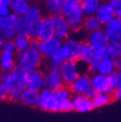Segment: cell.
<instances>
[{
  "label": "cell",
  "instance_id": "cell-1",
  "mask_svg": "<svg viewBox=\"0 0 121 122\" xmlns=\"http://www.w3.org/2000/svg\"><path fill=\"white\" fill-rule=\"evenodd\" d=\"M42 54L39 50L30 48L27 51L18 52L17 65L26 71L38 69L42 63Z\"/></svg>",
  "mask_w": 121,
  "mask_h": 122
},
{
  "label": "cell",
  "instance_id": "cell-2",
  "mask_svg": "<svg viewBox=\"0 0 121 122\" xmlns=\"http://www.w3.org/2000/svg\"><path fill=\"white\" fill-rule=\"evenodd\" d=\"M71 92L75 95H84L93 99L96 92L92 87L91 77L88 74H81L79 78L76 80L70 86Z\"/></svg>",
  "mask_w": 121,
  "mask_h": 122
},
{
  "label": "cell",
  "instance_id": "cell-3",
  "mask_svg": "<svg viewBox=\"0 0 121 122\" xmlns=\"http://www.w3.org/2000/svg\"><path fill=\"white\" fill-rule=\"evenodd\" d=\"M61 77L64 81L65 85L70 86L76 80L79 78L81 75L79 65H78V60H66L64 63L59 68Z\"/></svg>",
  "mask_w": 121,
  "mask_h": 122
},
{
  "label": "cell",
  "instance_id": "cell-4",
  "mask_svg": "<svg viewBox=\"0 0 121 122\" xmlns=\"http://www.w3.org/2000/svg\"><path fill=\"white\" fill-rule=\"evenodd\" d=\"M45 87H47V80L43 72L39 69L28 71V81L26 88L40 92Z\"/></svg>",
  "mask_w": 121,
  "mask_h": 122
},
{
  "label": "cell",
  "instance_id": "cell-5",
  "mask_svg": "<svg viewBox=\"0 0 121 122\" xmlns=\"http://www.w3.org/2000/svg\"><path fill=\"white\" fill-rule=\"evenodd\" d=\"M55 22V37L60 41H66L69 39L72 29L68 24L66 18L61 14L52 16Z\"/></svg>",
  "mask_w": 121,
  "mask_h": 122
},
{
  "label": "cell",
  "instance_id": "cell-6",
  "mask_svg": "<svg viewBox=\"0 0 121 122\" xmlns=\"http://www.w3.org/2000/svg\"><path fill=\"white\" fill-rule=\"evenodd\" d=\"M62 45H63L62 41H60L59 39L54 37V38H51L50 40L41 42L39 51H40L43 57H46V58L50 59L55 53H57L60 51Z\"/></svg>",
  "mask_w": 121,
  "mask_h": 122
},
{
  "label": "cell",
  "instance_id": "cell-7",
  "mask_svg": "<svg viewBox=\"0 0 121 122\" xmlns=\"http://www.w3.org/2000/svg\"><path fill=\"white\" fill-rule=\"evenodd\" d=\"M80 48H81V42L74 40V39H68L66 40L60 51L65 56L66 60H79L80 58Z\"/></svg>",
  "mask_w": 121,
  "mask_h": 122
},
{
  "label": "cell",
  "instance_id": "cell-8",
  "mask_svg": "<svg viewBox=\"0 0 121 122\" xmlns=\"http://www.w3.org/2000/svg\"><path fill=\"white\" fill-rule=\"evenodd\" d=\"M93 49H103L110 44L109 37L106 33V31L103 29L97 30L95 32L89 33L87 36V41H86Z\"/></svg>",
  "mask_w": 121,
  "mask_h": 122
},
{
  "label": "cell",
  "instance_id": "cell-9",
  "mask_svg": "<svg viewBox=\"0 0 121 122\" xmlns=\"http://www.w3.org/2000/svg\"><path fill=\"white\" fill-rule=\"evenodd\" d=\"M104 30L109 37L110 43L119 42L121 39V19L113 18L109 23L104 25Z\"/></svg>",
  "mask_w": 121,
  "mask_h": 122
},
{
  "label": "cell",
  "instance_id": "cell-10",
  "mask_svg": "<svg viewBox=\"0 0 121 122\" xmlns=\"http://www.w3.org/2000/svg\"><path fill=\"white\" fill-rule=\"evenodd\" d=\"M73 110L79 112H88L94 109L92 99L84 95H74L72 97Z\"/></svg>",
  "mask_w": 121,
  "mask_h": 122
},
{
  "label": "cell",
  "instance_id": "cell-11",
  "mask_svg": "<svg viewBox=\"0 0 121 122\" xmlns=\"http://www.w3.org/2000/svg\"><path fill=\"white\" fill-rule=\"evenodd\" d=\"M92 87L96 93H111L108 76L94 73L91 76Z\"/></svg>",
  "mask_w": 121,
  "mask_h": 122
},
{
  "label": "cell",
  "instance_id": "cell-12",
  "mask_svg": "<svg viewBox=\"0 0 121 122\" xmlns=\"http://www.w3.org/2000/svg\"><path fill=\"white\" fill-rule=\"evenodd\" d=\"M46 80H47V87L53 91L59 90L65 86L64 81L61 77L59 69L49 70V72L46 75Z\"/></svg>",
  "mask_w": 121,
  "mask_h": 122
},
{
  "label": "cell",
  "instance_id": "cell-13",
  "mask_svg": "<svg viewBox=\"0 0 121 122\" xmlns=\"http://www.w3.org/2000/svg\"><path fill=\"white\" fill-rule=\"evenodd\" d=\"M54 37H55V22H54L52 16L44 18L39 40L43 42V41H47Z\"/></svg>",
  "mask_w": 121,
  "mask_h": 122
},
{
  "label": "cell",
  "instance_id": "cell-14",
  "mask_svg": "<svg viewBox=\"0 0 121 122\" xmlns=\"http://www.w3.org/2000/svg\"><path fill=\"white\" fill-rule=\"evenodd\" d=\"M54 107V99H53V90L45 87L43 90L40 91V99L38 108L48 111V112H53Z\"/></svg>",
  "mask_w": 121,
  "mask_h": 122
},
{
  "label": "cell",
  "instance_id": "cell-15",
  "mask_svg": "<svg viewBox=\"0 0 121 122\" xmlns=\"http://www.w3.org/2000/svg\"><path fill=\"white\" fill-rule=\"evenodd\" d=\"M0 65L3 72H12L17 66V57L15 52L2 51L0 55Z\"/></svg>",
  "mask_w": 121,
  "mask_h": 122
},
{
  "label": "cell",
  "instance_id": "cell-16",
  "mask_svg": "<svg viewBox=\"0 0 121 122\" xmlns=\"http://www.w3.org/2000/svg\"><path fill=\"white\" fill-rule=\"evenodd\" d=\"M95 16L98 18V20L102 22L103 25H106L107 23H109L113 18H115L111 8L110 7L109 3H107V2H104L100 5Z\"/></svg>",
  "mask_w": 121,
  "mask_h": 122
},
{
  "label": "cell",
  "instance_id": "cell-17",
  "mask_svg": "<svg viewBox=\"0 0 121 122\" xmlns=\"http://www.w3.org/2000/svg\"><path fill=\"white\" fill-rule=\"evenodd\" d=\"M31 27H32V21L30 20H28L24 16V17H20L19 18L17 25H16V27H15V29H16L18 35L30 37Z\"/></svg>",
  "mask_w": 121,
  "mask_h": 122
},
{
  "label": "cell",
  "instance_id": "cell-18",
  "mask_svg": "<svg viewBox=\"0 0 121 122\" xmlns=\"http://www.w3.org/2000/svg\"><path fill=\"white\" fill-rule=\"evenodd\" d=\"M68 24L70 25L72 30H79L81 27H83V23H84V20H85V15L83 14V12L81 10L74 13L71 16L66 18Z\"/></svg>",
  "mask_w": 121,
  "mask_h": 122
},
{
  "label": "cell",
  "instance_id": "cell-19",
  "mask_svg": "<svg viewBox=\"0 0 121 122\" xmlns=\"http://www.w3.org/2000/svg\"><path fill=\"white\" fill-rule=\"evenodd\" d=\"M101 4V0H81V11L85 17L95 16Z\"/></svg>",
  "mask_w": 121,
  "mask_h": 122
},
{
  "label": "cell",
  "instance_id": "cell-20",
  "mask_svg": "<svg viewBox=\"0 0 121 122\" xmlns=\"http://www.w3.org/2000/svg\"><path fill=\"white\" fill-rule=\"evenodd\" d=\"M39 99H40V92L35 90H31L25 88L23 91V95L21 102L29 107H38L39 104Z\"/></svg>",
  "mask_w": 121,
  "mask_h": 122
},
{
  "label": "cell",
  "instance_id": "cell-21",
  "mask_svg": "<svg viewBox=\"0 0 121 122\" xmlns=\"http://www.w3.org/2000/svg\"><path fill=\"white\" fill-rule=\"evenodd\" d=\"M0 86H1L7 92V96L14 88H16L18 86V84L16 82V80H15V77H14V75H13L12 72H4L2 74Z\"/></svg>",
  "mask_w": 121,
  "mask_h": 122
},
{
  "label": "cell",
  "instance_id": "cell-22",
  "mask_svg": "<svg viewBox=\"0 0 121 122\" xmlns=\"http://www.w3.org/2000/svg\"><path fill=\"white\" fill-rule=\"evenodd\" d=\"M114 72H116V70H115V64H114L113 58H104L100 61V63L98 65V69H97V73L105 76H110Z\"/></svg>",
  "mask_w": 121,
  "mask_h": 122
},
{
  "label": "cell",
  "instance_id": "cell-23",
  "mask_svg": "<svg viewBox=\"0 0 121 122\" xmlns=\"http://www.w3.org/2000/svg\"><path fill=\"white\" fill-rule=\"evenodd\" d=\"M29 7V1H27V0H13L11 10L13 14H15L20 18L25 16Z\"/></svg>",
  "mask_w": 121,
  "mask_h": 122
},
{
  "label": "cell",
  "instance_id": "cell-24",
  "mask_svg": "<svg viewBox=\"0 0 121 122\" xmlns=\"http://www.w3.org/2000/svg\"><path fill=\"white\" fill-rule=\"evenodd\" d=\"M80 10H81V0H65L61 15L67 18Z\"/></svg>",
  "mask_w": 121,
  "mask_h": 122
},
{
  "label": "cell",
  "instance_id": "cell-25",
  "mask_svg": "<svg viewBox=\"0 0 121 122\" xmlns=\"http://www.w3.org/2000/svg\"><path fill=\"white\" fill-rule=\"evenodd\" d=\"M12 73L15 77V80H16L18 86L25 89L26 85H27V81H28V71H26L17 65L13 69Z\"/></svg>",
  "mask_w": 121,
  "mask_h": 122
},
{
  "label": "cell",
  "instance_id": "cell-26",
  "mask_svg": "<svg viewBox=\"0 0 121 122\" xmlns=\"http://www.w3.org/2000/svg\"><path fill=\"white\" fill-rule=\"evenodd\" d=\"M102 27H103V24L96 16L85 17L84 23H83V29L88 33H92V32L97 31V30L103 29Z\"/></svg>",
  "mask_w": 121,
  "mask_h": 122
},
{
  "label": "cell",
  "instance_id": "cell-27",
  "mask_svg": "<svg viewBox=\"0 0 121 122\" xmlns=\"http://www.w3.org/2000/svg\"><path fill=\"white\" fill-rule=\"evenodd\" d=\"M93 55V48L87 42H81L80 48V58L79 60L83 61L85 63H89Z\"/></svg>",
  "mask_w": 121,
  "mask_h": 122
},
{
  "label": "cell",
  "instance_id": "cell-28",
  "mask_svg": "<svg viewBox=\"0 0 121 122\" xmlns=\"http://www.w3.org/2000/svg\"><path fill=\"white\" fill-rule=\"evenodd\" d=\"M14 42L15 45H16V49L18 52L27 51L28 49L31 48V38L30 37L17 35L16 38L14 39Z\"/></svg>",
  "mask_w": 121,
  "mask_h": 122
},
{
  "label": "cell",
  "instance_id": "cell-29",
  "mask_svg": "<svg viewBox=\"0 0 121 122\" xmlns=\"http://www.w3.org/2000/svg\"><path fill=\"white\" fill-rule=\"evenodd\" d=\"M113 100L111 93H96L92 99L94 108H101L103 106L109 105Z\"/></svg>",
  "mask_w": 121,
  "mask_h": 122
},
{
  "label": "cell",
  "instance_id": "cell-30",
  "mask_svg": "<svg viewBox=\"0 0 121 122\" xmlns=\"http://www.w3.org/2000/svg\"><path fill=\"white\" fill-rule=\"evenodd\" d=\"M19 17L15 14H10L5 17H0V28L1 29H11L17 25Z\"/></svg>",
  "mask_w": 121,
  "mask_h": 122
},
{
  "label": "cell",
  "instance_id": "cell-31",
  "mask_svg": "<svg viewBox=\"0 0 121 122\" xmlns=\"http://www.w3.org/2000/svg\"><path fill=\"white\" fill-rule=\"evenodd\" d=\"M64 1L65 0H46V6H47L48 11L52 16L61 14Z\"/></svg>",
  "mask_w": 121,
  "mask_h": 122
},
{
  "label": "cell",
  "instance_id": "cell-32",
  "mask_svg": "<svg viewBox=\"0 0 121 122\" xmlns=\"http://www.w3.org/2000/svg\"><path fill=\"white\" fill-rule=\"evenodd\" d=\"M44 18H41L39 20H36L32 21V27H31V33H30V38L31 39H39L42 23H43Z\"/></svg>",
  "mask_w": 121,
  "mask_h": 122
},
{
  "label": "cell",
  "instance_id": "cell-33",
  "mask_svg": "<svg viewBox=\"0 0 121 122\" xmlns=\"http://www.w3.org/2000/svg\"><path fill=\"white\" fill-rule=\"evenodd\" d=\"M25 17L31 21H34V20H39V19L42 18L41 17V11L38 7H36L34 5H31L29 7V9H28V11L25 15Z\"/></svg>",
  "mask_w": 121,
  "mask_h": 122
},
{
  "label": "cell",
  "instance_id": "cell-34",
  "mask_svg": "<svg viewBox=\"0 0 121 122\" xmlns=\"http://www.w3.org/2000/svg\"><path fill=\"white\" fill-rule=\"evenodd\" d=\"M23 91L24 89L20 87V86H17L16 88H14L11 92L8 94V98L12 101H15V102H19V101H21L22 99V95H23Z\"/></svg>",
  "mask_w": 121,
  "mask_h": 122
},
{
  "label": "cell",
  "instance_id": "cell-35",
  "mask_svg": "<svg viewBox=\"0 0 121 122\" xmlns=\"http://www.w3.org/2000/svg\"><path fill=\"white\" fill-rule=\"evenodd\" d=\"M17 31L15 28L11 29H0V37L4 38L6 41H11L14 40L17 36Z\"/></svg>",
  "mask_w": 121,
  "mask_h": 122
},
{
  "label": "cell",
  "instance_id": "cell-36",
  "mask_svg": "<svg viewBox=\"0 0 121 122\" xmlns=\"http://www.w3.org/2000/svg\"><path fill=\"white\" fill-rule=\"evenodd\" d=\"M110 49H111V57L113 59L120 57V55H121V44H120V42L110 43Z\"/></svg>",
  "mask_w": 121,
  "mask_h": 122
},
{
  "label": "cell",
  "instance_id": "cell-37",
  "mask_svg": "<svg viewBox=\"0 0 121 122\" xmlns=\"http://www.w3.org/2000/svg\"><path fill=\"white\" fill-rule=\"evenodd\" d=\"M109 5L111 8L114 16L117 18L121 17V0H109Z\"/></svg>",
  "mask_w": 121,
  "mask_h": 122
},
{
  "label": "cell",
  "instance_id": "cell-38",
  "mask_svg": "<svg viewBox=\"0 0 121 122\" xmlns=\"http://www.w3.org/2000/svg\"><path fill=\"white\" fill-rule=\"evenodd\" d=\"M1 51H2L16 52V51H17V49H16V45H15L14 40H11V41H5V42L1 45Z\"/></svg>",
  "mask_w": 121,
  "mask_h": 122
},
{
  "label": "cell",
  "instance_id": "cell-39",
  "mask_svg": "<svg viewBox=\"0 0 121 122\" xmlns=\"http://www.w3.org/2000/svg\"><path fill=\"white\" fill-rule=\"evenodd\" d=\"M108 78H109V83H110V91H111V93H113L114 91L117 89V76H116V72H114L111 75L108 76Z\"/></svg>",
  "mask_w": 121,
  "mask_h": 122
},
{
  "label": "cell",
  "instance_id": "cell-40",
  "mask_svg": "<svg viewBox=\"0 0 121 122\" xmlns=\"http://www.w3.org/2000/svg\"><path fill=\"white\" fill-rule=\"evenodd\" d=\"M12 14V10L10 7H4V6H0V17H5L8 15Z\"/></svg>",
  "mask_w": 121,
  "mask_h": 122
},
{
  "label": "cell",
  "instance_id": "cell-41",
  "mask_svg": "<svg viewBox=\"0 0 121 122\" xmlns=\"http://www.w3.org/2000/svg\"><path fill=\"white\" fill-rule=\"evenodd\" d=\"M40 45H41V41L39 39H31V48L32 49L39 50Z\"/></svg>",
  "mask_w": 121,
  "mask_h": 122
},
{
  "label": "cell",
  "instance_id": "cell-42",
  "mask_svg": "<svg viewBox=\"0 0 121 122\" xmlns=\"http://www.w3.org/2000/svg\"><path fill=\"white\" fill-rule=\"evenodd\" d=\"M112 96L115 100H121V88H117L112 93Z\"/></svg>",
  "mask_w": 121,
  "mask_h": 122
},
{
  "label": "cell",
  "instance_id": "cell-43",
  "mask_svg": "<svg viewBox=\"0 0 121 122\" xmlns=\"http://www.w3.org/2000/svg\"><path fill=\"white\" fill-rule=\"evenodd\" d=\"M13 0H0V6H4V7H10L12 5Z\"/></svg>",
  "mask_w": 121,
  "mask_h": 122
},
{
  "label": "cell",
  "instance_id": "cell-44",
  "mask_svg": "<svg viewBox=\"0 0 121 122\" xmlns=\"http://www.w3.org/2000/svg\"><path fill=\"white\" fill-rule=\"evenodd\" d=\"M114 64H115V70L121 71V58L120 57L114 59Z\"/></svg>",
  "mask_w": 121,
  "mask_h": 122
},
{
  "label": "cell",
  "instance_id": "cell-45",
  "mask_svg": "<svg viewBox=\"0 0 121 122\" xmlns=\"http://www.w3.org/2000/svg\"><path fill=\"white\" fill-rule=\"evenodd\" d=\"M116 76H117V88H121V71H117Z\"/></svg>",
  "mask_w": 121,
  "mask_h": 122
},
{
  "label": "cell",
  "instance_id": "cell-46",
  "mask_svg": "<svg viewBox=\"0 0 121 122\" xmlns=\"http://www.w3.org/2000/svg\"><path fill=\"white\" fill-rule=\"evenodd\" d=\"M6 97H7V92H6V91L1 86H0V98H1V100H3Z\"/></svg>",
  "mask_w": 121,
  "mask_h": 122
},
{
  "label": "cell",
  "instance_id": "cell-47",
  "mask_svg": "<svg viewBox=\"0 0 121 122\" xmlns=\"http://www.w3.org/2000/svg\"><path fill=\"white\" fill-rule=\"evenodd\" d=\"M27 1H29V2H30V1H35V0H27Z\"/></svg>",
  "mask_w": 121,
  "mask_h": 122
},
{
  "label": "cell",
  "instance_id": "cell-48",
  "mask_svg": "<svg viewBox=\"0 0 121 122\" xmlns=\"http://www.w3.org/2000/svg\"><path fill=\"white\" fill-rule=\"evenodd\" d=\"M119 42H120V44H121V39H120V41H119Z\"/></svg>",
  "mask_w": 121,
  "mask_h": 122
},
{
  "label": "cell",
  "instance_id": "cell-49",
  "mask_svg": "<svg viewBox=\"0 0 121 122\" xmlns=\"http://www.w3.org/2000/svg\"><path fill=\"white\" fill-rule=\"evenodd\" d=\"M120 58H121V55H120Z\"/></svg>",
  "mask_w": 121,
  "mask_h": 122
},
{
  "label": "cell",
  "instance_id": "cell-50",
  "mask_svg": "<svg viewBox=\"0 0 121 122\" xmlns=\"http://www.w3.org/2000/svg\"><path fill=\"white\" fill-rule=\"evenodd\" d=\"M120 19H121V17H120Z\"/></svg>",
  "mask_w": 121,
  "mask_h": 122
}]
</instances>
